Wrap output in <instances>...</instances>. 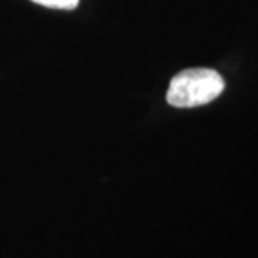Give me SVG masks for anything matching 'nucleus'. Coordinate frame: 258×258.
<instances>
[{
  "label": "nucleus",
  "mask_w": 258,
  "mask_h": 258,
  "mask_svg": "<svg viewBox=\"0 0 258 258\" xmlns=\"http://www.w3.org/2000/svg\"><path fill=\"white\" fill-rule=\"evenodd\" d=\"M37 5L52 8V9H63V10H72L79 5V0H32Z\"/></svg>",
  "instance_id": "nucleus-2"
},
{
  "label": "nucleus",
  "mask_w": 258,
  "mask_h": 258,
  "mask_svg": "<svg viewBox=\"0 0 258 258\" xmlns=\"http://www.w3.org/2000/svg\"><path fill=\"white\" fill-rule=\"evenodd\" d=\"M225 83L218 72L207 68L182 71L169 83L166 101L175 108H195L217 99Z\"/></svg>",
  "instance_id": "nucleus-1"
}]
</instances>
